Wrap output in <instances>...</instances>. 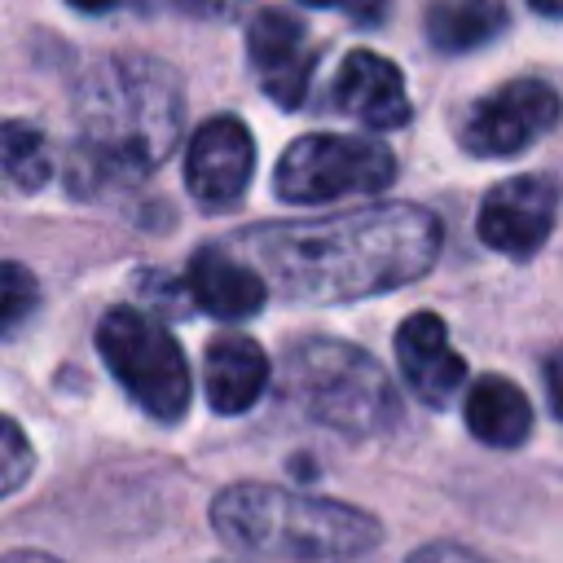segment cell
<instances>
[{"instance_id": "1", "label": "cell", "mask_w": 563, "mask_h": 563, "mask_svg": "<svg viewBox=\"0 0 563 563\" xmlns=\"http://www.w3.org/2000/svg\"><path fill=\"white\" fill-rule=\"evenodd\" d=\"M264 286L299 303H343L422 277L440 255V220L413 202H378L321 220L260 224L238 238Z\"/></svg>"}, {"instance_id": "2", "label": "cell", "mask_w": 563, "mask_h": 563, "mask_svg": "<svg viewBox=\"0 0 563 563\" xmlns=\"http://www.w3.org/2000/svg\"><path fill=\"white\" fill-rule=\"evenodd\" d=\"M185 92L172 66L119 53L88 66L75 88V150L66 180L88 194L150 176L176 145Z\"/></svg>"}, {"instance_id": "3", "label": "cell", "mask_w": 563, "mask_h": 563, "mask_svg": "<svg viewBox=\"0 0 563 563\" xmlns=\"http://www.w3.org/2000/svg\"><path fill=\"white\" fill-rule=\"evenodd\" d=\"M211 523L229 545L286 563H352L383 537L374 515L277 484H229L211 501Z\"/></svg>"}, {"instance_id": "4", "label": "cell", "mask_w": 563, "mask_h": 563, "mask_svg": "<svg viewBox=\"0 0 563 563\" xmlns=\"http://www.w3.org/2000/svg\"><path fill=\"white\" fill-rule=\"evenodd\" d=\"M282 391L303 418L343 435H374L396 418V391L383 365L339 339L295 343L282 365Z\"/></svg>"}, {"instance_id": "5", "label": "cell", "mask_w": 563, "mask_h": 563, "mask_svg": "<svg viewBox=\"0 0 563 563\" xmlns=\"http://www.w3.org/2000/svg\"><path fill=\"white\" fill-rule=\"evenodd\" d=\"M97 352L110 365V374L119 378V387L150 418L176 422L185 413L194 383H189L185 352H180L176 334H167V325L119 303L97 325Z\"/></svg>"}, {"instance_id": "6", "label": "cell", "mask_w": 563, "mask_h": 563, "mask_svg": "<svg viewBox=\"0 0 563 563\" xmlns=\"http://www.w3.org/2000/svg\"><path fill=\"white\" fill-rule=\"evenodd\" d=\"M396 180V158L387 145L369 136L312 132L299 136L273 172V189L286 202H334L347 194H378Z\"/></svg>"}, {"instance_id": "7", "label": "cell", "mask_w": 563, "mask_h": 563, "mask_svg": "<svg viewBox=\"0 0 563 563\" xmlns=\"http://www.w3.org/2000/svg\"><path fill=\"white\" fill-rule=\"evenodd\" d=\"M563 114V101L550 84L541 79H515L484 97L466 123H462V145L479 158H506L519 154L523 145L541 141Z\"/></svg>"}, {"instance_id": "8", "label": "cell", "mask_w": 563, "mask_h": 563, "mask_svg": "<svg viewBox=\"0 0 563 563\" xmlns=\"http://www.w3.org/2000/svg\"><path fill=\"white\" fill-rule=\"evenodd\" d=\"M251 172H255V141L242 119L216 114L194 132L185 150V185L198 207L207 211L233 207L246 194Z\"/></svg>"}, {"instance_id": "9", "label": "cell", "mask_w": 563, "mask_h": 563, "mask_svg": "<svg viewBox=\"0 0 563 563\" xmlns=\"http://www.w3.org/2000/svg\"><path fill=\"white\" fill-rule=\"evenodd\" d=\"M559 194L545 176H515L484 194L479 202V242L501 255H532L554 229Z\"/></svg>"}, {"instance_id": "10", "label": "cell", "mask_w": 563, "mask_h": 563, "mask_svg": "<svg viewBox=\"0 0 563 563\" xmlns=\"http://www.w3.org/2000/svg\"><path fill=\"white\" fill-rule=\"evenodd\" d=\"M246 57L255 79L264 84L268 101L277 106H299L312 79V48H308V31L303 22H295L282 9H260L246 26Z\"/></svg>"}, {"instance_id": "11", "label": "cell", "mask_w": 563, "mask_h": 563, "mask_svg": "<svg viewBox=\"0 0 563 563\" xmlns=\"http://www.w3.org/2000/svg\"><path fill=\"white\" fill-rule=\"evenodd\" d=\"M334 106L352 119H361L365 128H405L413 106H409V92H405V75L369 53V48H352L334 75Z\"/></svg>"}, {"instance_id": "12", "label": "cell", "mask_w": 563, "mask_h": 563, "mask_svg": "<svg viewBox=\"0 0 563 563\" xmlns=\"http://www.w3.org/2000/svg\"><path fill=\"white\" fill-rule=\"evenodd\" d=\"M396 361H400L409 387L435 409H444L457 396V387L466 383V361L449 347V330L435 312H413L400 321Z\"/></svg>"}, {"instance_id": "13", "label": "cell", "mask_w": 563, "mask_h": 563, "mask_svg": "<svg viewBox=\"0 0 563 563\" xmlns=\"http://www.w3.org/2000/svg\"><path fill=\"white\" fill-rule=\"evenodd\" d=\"M189 295L198 299L202 312L220 317V321H242V317H255L268 299V286L264 277L238 260L233 251L224 246H202L194 251L189 260Z\"/></svg>"}, {"instance_id": "14", "label": "cell", "mask_w": 563, "mask_h": 563, "mask_svg": "<svg viewBox=\"0 0 563 563\" xmlns=\"http://www.w3.org/2000/svg\"><path fill=\"white\" fill-rule=\"evenodd\" d=\"M202 387L216 413H246L268 387V356L251 334H220L207 343Z\"/></svg>"}, {"instance_id": "15", "label": "cell", "mask_w": 563, "mask_h": 563, "mask_svg": "<svg viewBox=\"0 0 563 563\" xmlns=\"http://www.w3.org/2000/svg\"><path fill=\"white\" fill-rule=\"evenodd\" d=\"M466 427L475 440L493 444V449H515L528 440L532 431V409H528V396L501 378V374H488L479 378L471 391H466Z\"/></svg>"}, {"instance_id": "16", "label": "cell", "mask_w": 563, "mask_h": 563, "mask_svg": "<svg viewBox=\"0 0 563 563\" xmlns=\"http://www.w3.org/2000/svg\"><path fill=\"white\" fill-rule=\"evenodd\" d=\"M506 26L501 0H435L427 13V40L444 53H466Z\"/></svg>"}, {"instance_id": "17", "label": "cell", "mask_w": 563, "mask_h": 563, "mask_svg": "<svg viewBox=\"0 0 563 563\" xmlns=\"http://www.w3.org/2000/svg\"><path fill=\"white\" fill-rule=\"evenodd\" d=\"M0 176L22 194H35V189L48 185L53 150H48V136L35 123H22V119L0 123Z\"/></svg>"}, {"instance_id": "18", "label": "cell", "mask_w": 563, "mask_h": 563, "mask_svg": "<svg viewBox=\"0 0 563 563\" xmlns=\"http://www.w3.org/2000/svg\"><path fill=\"white\" fill-rule=\"evenodd\" d=\"M40 303V282L26 264L0 260V339L13 334Z\"/></svg>"}, {"instance_id": "19", "label": "cell", "mask_w": 563, "mask_h": 563, "mask_svg": "<svg viewBox=\"0 0 563 563\" xmlns=\"http://www.w3.org/2000/svg\"><path fill=\"white\" fill-rule=\"evenodd\" d=\"M31 466H35L31 440L22 435V427L13 418L0 413V497L18 493L26 484V475H31Z\"/></svg>"}, {"instance_id": "20", "label": "cell", "mask_w": 563, "mask_h": 563, "mask_svg": "<svg viewBox=\"0 0 563 563\" xmlns=\"http://www.w3.org/2000/svg\"><path fill=\"white\" fill-rule=\"evenodd\" d=\"M405 563H488V559H484V554H475L471 545H457V541H435V545L413 550Z\"/></svg>"}, {"instance_id": "21", "label": "cell", "mask_w": 563, "mask_h": 563, "mask_svg": "<svg viewBox=\"0 0 563 563\" xmlns=\"http://www.w3.org/2000/svg\"><path fill=\"white\" fill-rule=\"evenodd\" d=\"M545 396H550V405H554V413L563 418V347L545 361Z\"/></svg>"}, {"instance_id": "22", "label": "cell", "mask_w": 563, "mask_h": 563, "mask_svg": "<svg viewBox=\"0 0 563 563\" xmlns=\"http://www.w3.org/2000/svg\"><path fill=\"white\" fill-rule=\"evenodd\" d=\"M189 9H198V13H211V18H224V13H238L246 0H185Z\"/></svg>"}, {"instance_id": "23", "label": "cell", "mask_w": 563, "mask_h": 563, "mask_svg": "<svg viewBox=\"0 0 563 563\" xmlns=\"http://www.w3.org/2000/svg\"><path fill=\"white\" fill-rule=\"evenodd\" d=\"M347 4V13L356 18V22H374L378 13H383V0H343Z\"/></svg>"}, {"instance_id": "24", "label": "cell", "mask_w": 563, "mask_h": 563, "mask_svg": "<svg viewBox=\"0 0 563 563\" xmlns=\"http://www.w3.org/2000/svg\"><path fill=\"white\" fill-rule=\"evenodd\" d=\"M0 563H57V559H48V554H40V550H18V554H4Z\"/></svg>"}, {"instance_id": "25", "label": "cell", "mask_w": 563, "mask_h": 563, "mask_svg": "<svg viewBox=\"0 0 563 563\" xmlns=\"http://www.w3.org/2000/svg\"><path fill=\"white\" fill-rule=\"evenodd\" d=\"M66 4H75L79 13H106L114 0H66Z\"/></svg>"}, {"instance_id": "26", "label": "cell", "mask_w": 563, "mask_h": 563, "mask_svg": "<svg viewBox=\"0 0 563 563\" xmlns=\"http://www.w3.org/2000/svg\"><path fill=\"white\" fill-rule=\"evenodd\" d=\"M537 13H545V18H563V0H528Z\"/></svg>"}, {"instance_id": "27", "label": "cell", "mask_w": 563, "mask_h": 563, "mask_svg": "<svg viewBox=\"0 0 563 563\" xmlns=\"http://www.w3.org/2000/svg\"><path fill=\"white\" fill-rule=\"evenodd\" d=\"M303 4H317L321 9V4H343V0H303Z\"/></svg>"}]
</instances>
